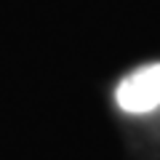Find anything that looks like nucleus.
Returning <instances> with one entry per match:
<instances>
[{"label":"nucleus","mask_w":160,"mask_h":160,"mask_svg":"<svg viewBox=\"0 0 160 160\" xmlns=\"http://www.w3.org/2000/svg\"><path fill=\"white\" fill-rule=\"evenodd\" d=\"M115 104L126 115H149L160 109V62L128 72L115 88Z\"/></svg>","instance_id":"1"}]
</instances>
